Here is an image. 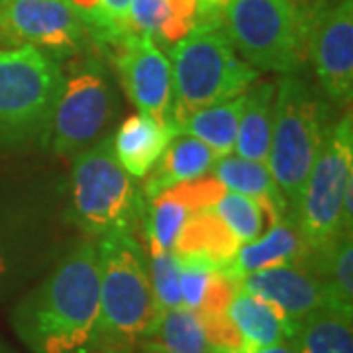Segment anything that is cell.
<instances>
[{
  "label": "cell",
  "mask_w": 353,
  "mask_h": 353,
  "mask_svg": "<svg viewBox=\"0 0 353 353\" xmlns=\"http://www.w3.org/2000/svg\"><path fill=\"white\" fill-rule=\"evenodd\" d=\"M99 252L83 241L14 306L10 324L30 353H94Z\"/></svg>",
  "instance_id": "cell-1"
},
{
  "label": "cell",
  "mask_w": 353,
  "mask_h": 353,
  "mask_svg": "<svg viewBox=\"0 0 353 353\" xmlns=\"http://www.w3.org/2000/svg\"><path fill=\"white\" fill-rule=\"evenodd\" d=\"M99 334L94 353H136L161 310L143 245L134 232L104 234L99 243Z\"/></svg>",
  "instance_id": "cell-2"
},
{
  "label": "cell",
  "mask_w": 353,
  "mask_h": 353,
  "mask_svg": "<svg viewBox=\"0 0 353 353\" xmlns=\"http://www.w3.org/2000/svg\"><path fill=\"white\" fill-rule=\"evenodd\" d=\"M353 122L343 116L330 126L322 150L306 176L294 212L308 257L304 267L314 271L330 250L353 232Z\"/></svg>",
  "instance_id": "cell-3"
},
{
  "label": "cell",
  "mask_w": 353,
  "mask_h": 353,
  "mask_svg": "<svg viewBox=\"0 0 353 353\" xmlns=\"http://www.w3.org/2000/svg\"><path fill=\"white\" fill-rule=\"evenodd\" d=\"M169 55L175 132L192 112L241 97L261 75L234 50L222 22L196 24L169 50Z\"/></svg>",
  "instance_id": "cell-4"
},
{
  "label": "cell",
  "mask_w": 353,
  "mask_h": 353,
  "mask_svg": "<svg viewBox=\"0 0 353 353\" xmlns=\"http://www.w3.org/2000/svg\"><path fill=\"white\" fill-rule=\"evenodd\" d=\"M310 6L296 0H226L222 26L259 73L296 75L308 59Z\"/></svg>",
  "instance_id": "cell-5"
},
{
  "label": "cell",
  "mask_w": 353,
  "mask_h": 353,
  "mask_svg": "<svg viewBox=\"0 0 353 353\" xmlns=\"http://www.w3.org/2000/svg\"><path fill=\"white\" fill-rule=\"evenodd\" d=\"M275 83L277 94L267 167L287 201L289 216L294 218L306 176L330 130L328 106L296 75H283Z\"/></svg>",
  "instance_id": "cell-6"
},
{
  "label": "cell",
  "mask_w": 353,
  "mask_h": 353,
  "mask_svg": "<svg viewBox=\"0 0 353 353\" xmlns=\"http://www.w3.org/2000/svg\"><path fill=\"white\" fill-rule=\"evenodd\" d=\"M61 81V65L36 48H0V145L46 143Z\"/></svg>",
  "instance_id": "cell-7"
},
{
  "label": "cell",
  "mask_w": 353,
  "mask_h": 353,
  "mask_svg": "<svg viewBox=\"0 0 353 353\" xmlns=\"http://www.w3.org/2000/svg\"><path fill=\"white\" fill-rule=\"evenodd\" d=\"M71 196L77 224L97 238L120 230L134 232L143 218L138 190L118 163L108 136L73 155Z\"/></svg>",
  "instance_id": "cell-8"
},
{
  "label": "cell",
  "mask_w": 353,
  "mask_h": 353,
  "mask_svg": "<svg viewBox=\"0 0 353 353\" xmlns=\"http://www.w3.org/2000/svg\"><path fill=\"white\" fill-rule=\"evenodd\" d=\"M120 110L112 79L94 57H73L63 71L43 148L55 155H77L102 139Z\"/></svg>",
  "instance_id": "cell-9"
},
{
  "label": "cell",
  "mask_w": 353,
  "mask_h": 353,
  "mask_svg": "<svg viewBox=\"0 0 353 353\" xmlns=\"http://www.w3.org/2000/svg\"><path fill=\"white\" fill-rule=\"evenodd\" d=\"M0 39L32 46L59 63L85 51L88 32L69 0H6L0 8Z\"/></svg>",
  "instance_id": "cell-10"
},
{
  "label": "cell",
  "mask_w": 353,
  "mask_h": 353,
  "mask_svg": "<svg viewBox=\"0 0 353 353\" xmlns=\"http://www.w3.org/2000/svg\"><path fill=\"white\" fill-rule=\"evenodd\" d=\"M106 51L120 75L128 99L138 112L173 128V73L165 51L150 36L138 32L124 34Z\"/></svg>",
  "instance_id": "cell-11"
},
{
  "label": "cell",
  "mask_w": 353,
  "mask_h": 353,
  "mask_svg": "<svg viewBox=\"0 0 353 353\" xmlns=\"http://www.w3.org/2000/svg\"><path fill=\"white\" fill-rule=\"evenodd\" d=\"M308 59L330 101L350 104L353 94V0H318L308 20Z\"/></svg>",
  "instance_id": "cell-12"
},
{
  "label": "cell",
  "mask_w": 353,
  "mask_h": 353,
  "mask_svg": "<svg viewBox=\"0 0 353 353\" xmlns=\"http://www.w3.org/2000/svg\"><path fill=\"white\" fill-rule=\"evenodd\" d=\"M238 287L273 304L287 318L292 332L304 316L324 304L334 303L328 283L304 265L261 269L241 277Z\"/></svg>",
  "instance_id": "cell-13"
},
{
  "label": "cell",
  "mask_w": 353,
  "mask_h": 353,
  "mask_svg": "<svg viewBox=\"0 0 353 353\" xmlns=\"http://www.w3.org/2000/svg\"><path fill=\"white\" fill-rule=\"evenodd\" d=\"M308 257V248L304 243L301 228L292 216H285L267 232H263L257 240L243 243L234 261L226 271L234 281L241 277L269 269V267H283V265H304Z\"/></svg>",
  "instance_id": "cell-14"
},
{
  "label": "cell",
  "mask_w": 353,
  "mask_h": 353,
  "mask_svg": "<svg viewBox=\"0 0 353 353\" xmlns=\"http://www.w3.org/2000/svg\"><path fill=\"white\" fill-rule=\"evenodd\" d=\"M175 134L173 128L161 124L148 114H134L114 134V155L128 175L138 179L148 176Z\"/></svg>",
  "instance_id": "cell-15"
},
{
  "label": "cell",
  "mask_w": 353,
  "mask_h": 353,
  "mask_svg": "<svg viewBox=\"0 0 353 353\" xmlns=\"http://www.w3.org/2000/svg\"><path fill=\"white\" fill-rule=\"evenodd\" d=\"M216 155L201 139L189 134H175L169 141L167 150L153 167L152 175L143 185L145 201H152L167 189H173L181 183H189L194 179L206 176L214 167Z\"/></svg>",
  "instance_id": "cell-16"
},
{
  "label": "cell",
  "mask_w": 353,
  "mask_h": 353,
  "mask_svg": "<svg viewBox=\"0 0 353 353\" xmlns=\"http://www.w3.org/2000/svg\"><path fill=\"white\" fill-rule=\"evenodd\" d=\"M210 173L226 190L252 196L259 202L269 216V228L281 218L289 216L287 201L271 175L267 163L243 159L240 155L230 153L216 159Z\"/></svg>",
  "instance_id": "cell-17"
},
{
  "label": "cell",
  "mask_w": 353,
  "mask_h": 353,
  "mask_svg": "<svg viewBox=\"0 0 353 353\" xmlns=\"http://www.w3.org/2000/svg\"><path fill=\"white\" fill-rule=\"evenodd\" d=\"M226 314L240 334L243 353L277 345L289 341L292 336V328L287 318L273 304L265 303L263 299L245 292L240 287L228 304Z\"/></svg>",
  "instance_id": "cell-18"
},
{
  "label": "cell",
  "mask_w": 353,
  "mask_h": 353,
  "mask_svg": "<svg viewBox=\"0 0 353 353\" xmlns=\"http://www.w3.org/2000/svg\"><path fill=\"white\" fill-rule=\"evenodd\" d=\"M199 24L196 0H134L130 10L132 32L145 34L163 50H171Z\"/></svg>",
  "instance_id": "cell-19"
},
{
  "label": "cell",
  "mask_w": 353,
  "mask_h": 353,
  "mask_svg": "<svg viewBox=\"0 0 353 353\" xmlns=\"http://www.w3.org/2000/svg\"><path fill=\"white\" fill-rule=\"evenodd\" d=\"M240 248L241 243L224 226V222L210 208H204L189 216L179 234L173 253L176 257L201 259L216 269H226Z\"/></svg>",
  "instance_id": "cell-20"
},
{
  "label": "cell",
  "mask_w": 353,
  "mask_h": 353,
  "mask_svg": "<svg viewBox=\"0 0 353 353\" xmlns=\"http://www.w3.org/2000/svg\"><path fill=\"white\" fill-rule=\"evenodd\" d=\"M275 94H277V83L259 81V79L243 92V108H241L238 136L234 143L236 155L243 159L267 163L271 130H273V112H275Z\"/></svg>",
  "instance_id": "cell-21"
},
{
  "label": "cell",
  "mask_w": 353,
  "mask_h": 353,
  "mask_svg": "<svg viewBox=\"0 0 353 353\" xmlns=\"http://www.w3.org/2000/svg\"><path fill=\"white\" fill-rule=\"evenodd\" d=\"M290 341L296 353H353V310L324 304L294 326Z\"/></svg>",
  "instance_id": "cell-22"
},
{
  "label": "cell",
  "mask_w": 353,
  "mask_h": 353,
  "mask_svg": "<svg viewBox=\"0 0 353 353\" xmlns=\"http://www.w3.org/2000/svg\"><path fill=\"white\" fill-rule=\"evenodd\" d=\"M136 353H208V341L199 312L189 308L163 310L152 334Z\"/></svg>",
  "instance_id": "cell-23"
},
{
  "label": "cell",
  "mask_w": 353,
  "mask_h": 353,
  "mask_svg": "<svg viewBox=\"0 0 353 353\" xmlns=\"http://www.w3.org/2000/svg\"><path fill=\"white\" fill-rule=\"evenodd\" d=\"M241 108H243V94L232 101L201 108L176 126V134L181 132L201 139L218 157L230 155L238 136Z\"/></svg>",
  "instance_id": "cell-24"
},
{
  "label": "cell",
  "mask_w": 353,
  "mask_h": 353,
  "mask_svg": "<svg viewBox=\"0 0 353 353\" xmlns=\"http://www.w3.org/2000/svg\"><path fill=\"white\" fill-rule=\"evenodd\" d=\"M148 204L150 208L141 218L148 252H173L179 234L192 210L175 187L157 194L155 199L148 201Z\"/></svg>",
  "instance_id": "cell-25"
},
{
  "label": "cell",
  "mask_w": 353,
  "mask_h": 353,
  "mask_svg": "<svg viewBox=\"0 0 353 353\" xmlns=\"http://www.w3.org/2000/svg\"><path fill=\"white\" fill-rule=\"evenodd\" d=\"M210 210L224 222L241 245L257 240L265 230H269V216L263 206L252 196L234 190H224Z\"/></svg>",
  "instance_id": "cell-26"
},
{
  "label": "cell",
  "mask_w": 353,
  "mask_h": 353,
  "mask_svg": "<svg viewBox=\"0 0 353 353\" xmlns=\"http://www.w3.org/2000/svg\"><path fill=\"white\" fill-rule=\"evenodd\" d=\"M316 273L328 283L334 303L353 310V241L352 234H345L330 253L318 263Z\"/></svg>",
  "instance_id": "cell-27"
},
{
  "label": "cell",
  "mask_w": 353,
  "mask_h": 353,
  "mask_svg": "<svg viewBox=\"0 0 353 353\" xmlns=\"http://www.w3.org/2000/svg\"><path fill=\"white\" fill-rule=\"evenodd\" d=\"M150 269V281H152L153 294L159 310H171L181 308V283H179V259L173 252H150L148 259Z\"/></svg>",
  "instance_id": "cell-28"
},
{
  "label": "cell",
  "mask_w": 353,
  "mask_h": 353,
  "mask_svg": "<svg viewBox=\"0 0 353 353\" xmlns=\"http://www.w3.org/2000/svg\"><path fill=\"white\" fill-rule=\"evenodd\" d=\"M176 259L181 269L179 283H181L183 306L192 312H201L216 267L204 263L201 259H189V257H176Z\"/></svg>",
  "instance_id": "cell-29"
},
{
  "label": "cell",
  "mask_w": 353,
  "mask_h": 353,
  "mask_svg": "<svg viewBox=\"0 0 353 353\" xmlns=\"http://www.w3.org/2000/svg\"><path fill=\"white\" fill-rule=\"evenodd\" d=\"M134 0H101L102 10L110 18L114 28L120 32H132L130 28V10Z\"/></svg>",
  "instance_id": "cell-30"
},
{
  "label": "cell",
  "mask_w": 353,
  "mask_h": 353,
  "mask_svg": "<svg viewBox=\"0 0 353 353\" xmlns=\"http://www.w3.org/2000/svg\"><path fill=\"white\" fill-rule=\"evenodd\" d=\"M253 353H296L294 352V345H292V341H283V343H277V345H271V347H263V350H259V352H253Z\"/></svg>",
  "instance_id": "cell-31"
},
{
  "label": "cell",
  "mask_w": 353,
  "mask_h": 353,
  "mask_svg": "<svg viewBox=\"0 0 353 353\" xmlns=\"http://www.w3.org/2000/svg\"><path fill=\"white\" fill-rule=\"evenodd\" d=\"M4 275H6V259H4V255L0 252V283H2Z\"/></svg>",
  "instance_id": "cell-32"
},
{
  "label": "cell",
  "mask_w": 353,
  "mask_h": 353,
  "mask_svg": "<svg viewBox=\"0 0 353 353\" xmlns=\"http://www.w3.org/2000/svg\"><path fill=\"white\" fill-rule=\"evenodd\" d=\"M0 353H8L6 350H4V345H2V343H0Z\"/></svg>",
  "instance_id": "cell-33"
},
{
  "label": "cell",
  "mask_w": 353,
  "mask_h": 353,
  "mask_svg": "<svg viewBox=\"0 0 353 353\" xmlns=\"http://www.w3.org/2000/svg\"><path fill=\"white\" fill-rule=\"evenodd\" d=\"M296 2H303V4H308L310 0H296Z\"/></svg>",
  "instance_id": "cell-34"
},
{
  "label": "cell",
  "mask_w": 353,
  "mask_h": 353,
  "mask_svg": "<svg viewBox=\"0 0 353 353\" xmlns=\"http://www.w3.org/2000/svg\"><path fill=\"white\" fill-rule=\"evenodd\" d=\"M332 2H345V0H332Z\"/></svg>",
  "instance_id": "cell-35"
},
{
  "label": "cell",
  "mask_w": 353,
  "mask_h": 353,
  "mask_svg": "<svg viewBox=\"0 0 353 353\" xmlns=\"http://www.w3.org/2000/svg\"><path fill=\"white\" fill-rule=\"evenodd\" d=\"M0 8H2V0H0Z\"/></svg>",
  "instance_id": "cell-36"
},
{
  "label": "cell",
  "mask_w": 353,
  "mask_h": 353,
  "mask_svg": "<svg viewBox=\"0 0 353 353\" xmlns=\"http://www.w3.org/2000/svg\"><path fill=\"white\" fill-rule=\"evenodd\" d=\"M2 2H6V0H2Z\"/></svg>",
  "instance_id": "cell-37"
}]
</instances>
